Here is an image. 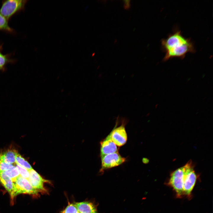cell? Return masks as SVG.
<instances>
[{"label":"cell","instance_id":"6da1fadb","mask_svg":"<svg viewBox=\"0 0 213 213\" xmlns=\"http://www.w3.org/2000/svg\"><path fill=\"white\" fill-rule=\"evenodd\" d=\"M161 47L165 53L164 62L174 58L183 59L188 53H194L196 51L191 39L184 37L177 27L166 38L161 40Z\"/></svg>","mask_w":213,"mask_h":213},{"label":"cell","instance_id":"7a4b0ae2","mask_svg":"<svg viewBox=\"0 0 213 213\" xmlns=\"http://www.w3.org/2000/svg\"><path fill=\"white\" fill-rule=\"evenodd\" d=\"M183 186V195L190 197L196 183L198 176L194 169V165L189 161L185 165Z\"/></svg>","mask_w":213,"mask_h":213},{"label":"cell","instance_id":"3957f363","mask_svg":"<svg viewBox=\"0 0 213 213\" xmlns=\"http://www.w3.org/2000/svg\"><path fill=\"white\" fill-rule=\"evenodd\" d=\"M184 171V165L173 171L170 174L167 183V185L175 191L178 198H181L183 196V186Z\"/></svg>","mask_w":213,"mask_h":213},{"label":"cell","instance_id":"277c9868","mask_svg":"<svg viewBox=\"0 0 213 213\" xmlns=\"http://www.w3.org/2000/svg\"><path fill=\"white\" fill-rule=\"evenodd\" d=\"M39 192L32 186L28 179L20 176L14 183L13 190L10 195L12 197L22 193L37 196Z\"/></svg>","mask_w":213,"mask_h":213},{"label":"cell","instance_id":"5b68a950","mask_svg":"<svg viewBox=\"0 0 213 213\" xmlns=\"http://www.w3.org/2000/svg\"><path fill=\"white\" fill-rule=\"evenodd\" d=\"M27 1L9 0L3 2L0 13L8 20L13 15L23 9Z\"/></svg>","mask_w":213,"mask_h":213},{"label":"cell","instance_id":"8992f818","mask_svg":"<svg viewBox=\"0 0 213 213\" xmlns=\"http://www.w3.org/2000/svg\"><path fill=\"white\" fill-rule=\"evenodd\" d=\"M101 167L100 171L118 166L125 161L118 152L106 155L101 156Z\"/></svg>","mask_w":213,"mask_h":213},{"label":"cell","instance_id":"52a82bcc","mask_svg":"<svg viewBox=\"0 0 213 213\" xmlns=\"http://www.w3.org/2000/svg\"><path fill=\"white\" fill-rule=\"evenodd\" d=\"M117 123L111 133L112 141L117 146L120 147L124 145L127 139V134L124 123L116 127Z\"/></svg>","mask_w":213,"mask_h":213},{"label":"cell","instance_id":"ba28073f","mask_svg":"<svg viewBox=\"0 0 213 213\" xmlns=\"http://www.w3.org/2000/svg\"><path fill=\"white\" fill-rule=\"evenodd\" d=\"M29 177L28 180L32 186L39 192L47 193L44 185L48 180L44 179L36 171L32 169L29 170Z\"/></svg>","mask_w":213,"mask_h":213},{"label":"cell","instance_id":"9c48e42d","mask_svg":"<svg viewBox=\"0 0 213 213\" xmlns=\"http://www.w3.org/2000/svg\"><path fill=\"white\" fill-rule=\"evenodd\" d=\"M111 132L100 142L101 156L118 152V148L112 141Z\"/></svg>","mask_w":213,"mask_h":213},{"label":"cell","instance_id":"30bf717a","mask_svg":"<svg viewBox=\"0 0 213 213\" xmlns=\"http://www.w3.org/2000/svg\"><path fill=\"white\" fill-rule=\"evenodd\" d=\"M74 204L80 213H98L96 206L90 202H76Z\"/></svg>","mask_w":213,"mask_h":213},{"label":"cell","instance_id":"8fae6325","mask_svg":"<svg viewBox=\"0 0 213 213\" xmlns=\"http://www.w3.org/2000/svg\"><path fill=\"white\" fill-rule=\"evenodd\" d=\"M17 152L14 149H9L0 154V158L6 163L12 164L15 163Z\"/></svg>","mask_w":213,"mask_h":213},{"label":"cell","instance_id":"7c38bea8","mask_svg":"<svg viewBox=\"0 0 213 213\" xmlns=\"http://www.w3.org/2000/svg\"><path fill=\"white\" fill-rule=\"evenodd\" d=\"M0 182L10 195L13 190L14 183L4 172H0Z\"/></svg>","mask_w":213,"mask_h":213},{"label":"cell","instance_id":"4fadbf2b","mask_svg":"<svg viewBox=\"0 0 213 213\" xmlns=\"http://www.w3.org/2000/svg\"><path fill=\"white\" fill-rule=\"evenodd\" d=\"M15 163L28 170L33 169L30 164L18 152L15 157Z\"/></svg>","mask_w":213,"mask_h":213},{"label":"cell","instance_id":"5bb4252c","mask_svg":"<svg viewBox=\"0 0 213 213\" xmlns=\"http://www.w3.org/2000/svg\"><path fill=\"white\" fill-rule=\"evenodd\" d=\"M5 174L9 178L13 183L14 182L17 178L20 176L19 172L15 166L11 169L4 172Z\"/></svg>","mask_w":213,"mask_h":213},{"label":"cell","instance_id":"9a60e30c","mask_svg":"<svg viewBox=\"0 0 213 213\" xmlns=\"http://www.w3.org/2000/svg\"><path fill=\"white\" fill-rule=\"evenodd\" d=\"M0 30H3L9 32L13 31V30L8 25V20L0 13Z\"/></svg>","mask_w":213,"mask_h":213},{"label":"cell","instance_id":"2e32d148","mask_svg":"<svg viewBox=\"0 0 213 213\" xmlns=\"http://www.w3.org/2000/svg\"><path fill=\"white\" fill-rule=\"evenodd\" d=\"M15 166L17 169L20 176L28 180L29 175V170L16 164Z\"/></svg>","mask_w":213,"mask_h":213},{"label":"cell","instance_id":"e0dca14e","mask_svg":"<svg viewBox=\"0 0 213 213\" xmlns=\"http://www.w3.org/2000/svg\"><path fill=\"white\" fill-rule=\"evenodd\" d=\"M78 212L74 204L69 203L61 213H78Z\"/></svg>","mask_w":213,"mask_h":213},{"label":"cell","instance_id":"ac0fdd59","mask_svg":"<svg viewBox=\"0 0 213 213\" xmlns=\"http://www.w3.org/2000/svg\"><path fill=\"white\" fill-rule=\"evenodd\" d=\"M13 167L12 164L7 163L0 158V172H4L10 170Z\"/></svg>","mask_w":213,"mask_h":213},{"label":"cell","instance_id":"d6986e66","mask_svg":"<svg viewBox=\"0 0 213 213\" xmlns=\"http://www.w3.org/2000/svg\"><path fill=\"white\" fill-rule=\"evenodd\" d=\"M1 46H0V70L5 65L8 61L6 55L3 54L1 51Z\"/></svg>","mask_w":213,"mask_h":213},{"label":"cell","instance_id":"ffe728a7","mask_svg":"<svg viewBox=\"0 0 213 213\" xmlns=\"http://www.w3.org/2000/svg\"><path fill=\"white\" fill-rule=\"evenodd\" d=\"M124 2V7L125 9H128L130 7V0H123Z\"/></svg>","mask_w":213,"mask_h":213}]
</instances>
